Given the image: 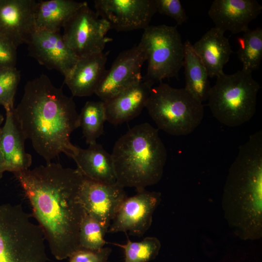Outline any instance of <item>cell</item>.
<instances>
[{
	"mask_svg": "<svg viewBox=\"0 0 262 262\" xmlns=\"http://www.w3.org/2000/svg\"><path fill=\"white\" fill-rule=\"evenodd\" d=\"M35 0H0V35L17 49L28 44L36 31Z\"/></svg>",
	"mask_w": 262,
	"mask_h": 262,
	"instance_id": "cell-15",
	"label": "cell"
},
{
	"mask_svg": "<svg viewBox=\"0 0 262 262\" xmlns=\"http://www.w3.org/2000/svg\"><path fill=\"white\" fill-rule=\"evenodd\" d=\"M63 38L79 57L103 52L113 39L107 36L109 24L91 10L87 3L69 19L63 27Z\"/></svg>",
	"mask_w": 262,
	"mask_h": 262,
	"instance_id": "cell-9",
	"label": "cell"
},
{
	"mask_svg": "<svg viewBox=\"0 0 262 262\" xmlns=\"http://www.w3.org/2000/svg\"><path fill=\"white\" fill-rule=\"evenodd\" d=\"M16 50L17 48L11 42L0 35V68L15 67Z\"/></svg>",
	"mask_w": 262,
	"mask_h": 262,
	"instance_id": "cell-31",
	"label": "cell"
},
{
	"mask_svg": "<svg viewBox=\"0 0 262 262\" xmlns=\"http://www.w3.org/2000/svg\"><path fill=\"white\" fill-rule=\"evenodd\" d=\"M161 194L145 190L127 197L112 220L107 232H128L141 237L150 227L153 213L160 203Z\"/></svg>",
	"mask_w": 262,
	"mask_h": 262,
	"instance_id": "cell-12",
	"label": "cell"
},
{
	"mask_svg": "<svg viewBox=\"0 0 262 262\" xmlns=\"http://www.w3.org/2000/svg\"><path fill=\"white\" fill-rule=\"evenodd\" d=\"M4 120V117L2 115H0V128L1 123L3 122Z\"/></svg>",
	"mask_w": 262,
	"mask_h": 262,
	"instance_id": "cell-33",
	"label": "cell"
},
{
	"mask_svg": "<svg viewBox=\"0 0 262 262\" xmlns=\"http://www.w3.org/2000/svg\"><path fill=\"white\" fill-rule=\"evenodd\" d=\"M13 111H6L5 123L0 132V151L5 171L15 173L29 169L32 157L26 151V139L16 121Z\"/></svg>",
	"mask_w": 262,
	"mask_h": 262,
	"instance_id": "cell-19",
	"label": "cell"
},
{
	"mask_svg": "<svg viewBox=\"0 0 262 262\" xmlns=\"http://www.w3.org/2000/svg\"><path fill=\"white\" fill-rule=\"evenodd\" d=\"M20 79V71L16 67L0 68V105L5 111L15 108V96Z\"/></svg>",
	"mask_w": 262,
	"mask_h": 262,
	"instance_id": "cell-28",
	"label": "cell"
},
{
	"mask_svg": "<svg viewBox=\"0 0 262 262\" xmlns=\"http://www.w3.org/2000/svg\"><path fill=\"white\" fill-rule=\"evenodd\" d=\"M153 84L151 82L143 79L104 102L106 121L115 125L138 116L146 107Z\"/></svg>",
	"mask_w": 262,
	"mask_h": 262,
	"instance_id": "cell-17",
	"label": "cell"
},
{
	"mask_svg": "<svg viewBox=\"0 0 262 262\" xmlns=\"http://www.w3.org/2000/svg\"><path fill=\"white\" fill-rule=\"evenodd\" d=\"M116 183L137 192L160 181L167 151L158 130L148 123L136 125L115 142L111 154Z\"/></svg>",
	"mask_w": 262,
	"mask_h": 262,
	"instance_id": "cell-4",
	"label": "cell"
},
{
	"mask_svg": "<svg viewBox=\"0 0 262 262\" xmlns=\"http://www.w3.org/2000/svg\"><path fill=\"white\" fill-rule=\"evenodd\" d=\"M14 174L52 255L58 260L68 258L80 249L84 213L80 191L84 177L77 168L51 162Z\"/></svg>",
	"mask_w": 262,
	"mask_h": 262,
	"instance_id": "cell-1",
	"label": "cell"
},
{
	"mask_svg": "<svg viewBox=\"0 0 262 262\" xmlns=\"http://www.w3.org/2000/svg\"><path fill=\"white\" fill-rule=\"evenodd\" d=\"M71 158L84 178L104 184L116 183L111 154L97 142L89 145L87 148L78 147Z\"/></svg>",
	"mask_w": 262,
	"mask_h": 262,
	"instance_id": "cell-20",
	"label": "cell"
},
{
	"mask_svg": "<svg viewBox=\"0 0 262 262\" xmlns=\"http://www.w3.org/2000/svg\"><path fill=\"white\" fill-rule=\"evenodd\" d=\"M106 233L100 224L84 211L79 231L80 248L96 250L104 247Z\"/></svg>",
	"mask_w": 262,
	"mask_h": 262,
	"instance_id": "cell-27",
	"label": "cell"
},
{
	"mask_svg": "<svg viewBox=\"0 0 262 262\" xmlns=\"http://www.w3.org/2000/svg\"><path fill=\"white\" fill-rule=\"evenodd\" d=\"M45 241L21 206L0 204V262H47Z\"/></svg>",
	"mask_w": 262,
	"mask_h": 262,
	"instance_id": "cell-7",
	"label": "cell"
},
{
	"mask_svg": "<svg viewBox=\"0 0 262 262\" xmlns=\"http://www.w3.org/2000/svg\"><path fill=\"white\" fill-rule=\"evenodd\" d=\"M237 57L242 69L252 72L258 70L262 60V29L248 30L238 39Z\"/></svg>",
	"mask_w": 262,
	"mask_h": 262,
	"instance_id": "cell-25",
	"label": "cell"
},
{
	"mask_svg": "<svg viewBox=\"0 0 262 262\" xmlns=\"http://www.w3.org/2000/svg\"><path fill=\"white\" fill-rule=\"evenodd\" d=\"M16 121L25 139L46 164L63 153L72 158L78 149L70 136L80 127L79 114L72 98L42 74L29 81L14 109Z\"/></svg>",
	"mask_w": 262,
	"mask_h": 262,
	"instance_id": "cell-2",
	"label": "cell"
},
{
	"mask_svg": "<svg viewBox=\"0 0 262 262\" xmlns=\"http://www.w3.org/2000/svg\"><path fill=\"white\" fill-rule=\"evenodd\" d=\"M114 245L124 250V262H149L158 255L161 247L160 240L153 236L146 237L139 242H132L127 237L125 244Z\"/></svg>",
	"mask_w": 262,
	"mask_h": 262,
	"instance_id": "cell-26",
	"label": "cell"
},
{
	"mask_svg": "<svg viewBox=\"0 0 262 262\" xmlns=\"http://www.w3.org/2000/svg\"><path fill=\"white\" fill-rule=\"evenodd\" d=\"M262 10V6L255 0H214L208 14L214 27L237 34L248 31L250 23Z\"/></svg>",
	"mask_w": 262,
	"mask_h": 262,
	"instance_id": "cell-16",
	"label": "cell"
},
{
	"mask_svg": "<svg viewBox=\"0 0 262 262\" xmlns=\"http://www.w3.org/2000/svg\"><path fill=\"white\" fill-rule=\"evenodd\" d=\"M145 108L159 129L175 136L192 132L204 116L202 102L185 88L163 82L152 87Z\"/></svg>",
	"mask_w": 262,
	"mask_h": 262,
	"instance_id": "cell-6",
	"label": "cell"
},
{
	"mask_svg": "<svg viewBox=\"0 0 262 262\" xmlns=\"http://www.w3.org/2000/svg\"><path fill=\"white\" fill-rule=\"evenodd\" d=\"M5 171L4 167V164H3V160L2 157L1 153L0 151V177H1L2 172Z\"/></svg>",
	"mask_w": 262,
	"mask_h": 262,
	"instance_id": "cell-32",
	"label": "cell"
},
{
	"mask_svg": "<svg viewBox=\"0 0 262 262\" xmlns=\"http://www.w3.org/2000/svg\"><path fill=\"white\" fill-rule=\"evenodd\" d=\"M224 32L213 27L192 44L193 49L206 68L209 77L223 74V68L232 53L229 40Z\"/></svg>",
	"mask_w": 262,
	"mask_h": 262,
	"instance_id": "cell-21",
	"label": "cell"
},
{
	"mask_svg": "<svg viewBox=\"0 0 262 262\" xmlns=\"http://www.w3.org/2000/svg\"><path fill=\"white\" fill-rule=\"evenodd\" d=\"M139 44L148 64L144 79L154 84L178 78L183 67L184 45L177 26L149 25L144 30Z\"/></svg>",
	"mask_w": 262,
	"mask_h": 262,
	"instance_id": "cell-8",
	"label": "cell"
},
{
	"mask_svg": "<svg viewBox=\"0 0 262 262\" xmlns=\"http://www.w3.org/2000/svg\"><path fill=\"white\" fill-rule=\"evenodd\" d=\"M108 53L102 52L79 58L64 81L73 96L88 97L95 94L106 70Z\"/></svg>",
	"mask_w": 262,
	"mask_h": 262,
	"instance_id": "cell-18",
	"label": "cell"
},
{
	"mask_svg": "<svg viewBox=\"0 0 262 262\" xmlns=\"http://www.w3.org/2000/svg\"><path fill=\"white\" fill-rule=\"evenodd\" d=\"M29 55L49 69L66 77L79 57L67 46L60 32L36 30L27 44Z\"/></svg>",
	"mask_w": 262,
	"mask_h": 262,
	"instance_id": "cell-14",
	"label": "cell"
},
{
	"mask_svg": "<svg viewBox=\"0 0 262 262\" xmlns=\"http://www.w3.org/2000/svg\"><path fill=\"white\" fill-rule=\"evenodd\" d=\"M157 12L173 18L178 25L186 22L188 17L180 0H155Z\"/></svg>",
	"mask_w": 262,
	"mask_h": 262,
	"instance_id": "cell-29",
	"label": "cell"
},
{
	"mask_svg": "<svg viewBox=\"0 0 262 262\" xmlns=\"http://www.w3.org/2000/svg\"><path fill=\"white\" fill-rule=\"evenodd\" d=\"M185 88L200 102L208 100L211 86L207 70L195 52L189 40L184 43Z\"/></svg>",
	"mask_w": 262,
	"mask_h": 262,
	"instance_id": "cell-23",
	"label": "cell"
},
{
	"mask_svg": "<svg viewBox=\"0 0 262 262\" xmlns=\"http://www.w3.org/2000/svg\"><path fill=\"white\" fill-rule=\"evenodd\" d=\"M111 252L109 247L96 250L80 248L68 258V262H110L108 260Z\"/></svg>",
	"mask_w": 262,
	"mask_h": 262,
	"instance_id": "cell-30",
	"label": "cell"
},
{
	"mask_svg": "<svg viewBox=\"0 0 262 262\" xmlns=\"http://www.w3.org/2000/svg\"><path fill=\"white\" fill-rule=\"evenodd\" d=\"M222 206L233 233L243 240L262 236V132L240 146L224 187Z\"/></svg>",
	"mask_w": 262,
	"mask_h": 262,
	"instance_id": "cell-3",
	"label": "cell"
},
{
	"mask_svg": "<svg viewBox=\"0 0 262 262\" xmlns=\"http://www.w3.org/2000/svg\"><path fill=\"white\" fill-rule=\"evenodd\" d=\"M86 3L72 0L37 1L35 13L36 30L60 32L69 19Z\"/></svg>",
	"mask_w": 262,
	"mask_h": 262,
	"instance_id": "cell-22",
	"label": "cell"
},
{
	"mask_svg": "<svg viewBox=\"0 0 262 262\" xmlns=\"http://www.w3.org/2000/svg\"><path fill=\"white\" fill-rule=\"evenodd\" d=\"M260 88L252 73L242 69L231 74L224 73L218 76L211 87L207 100L213 115L230 127L249 121L256 112Z\"/></svg>",
	"mask_w": 262,
	"mask_h": 262,
	"instance_id": "cell-5",
	"label": "cell"
},
{
	"mask_svg": "<svg viewBox=\"0 0 262 262\" xmlns=\"http://www.w3.org/2000/svg\"><path fill=\"white\" fill-rule=\"evenodd\" d=\"M146 61L138 44L119 54L105 70L95 94L105 102L142 80L141 69Z\"/></svg>",
	"mask_w": 262,
	"mask_h": 262,
	"instance_id": "cell-10",
	"label": "cell"
},
{
	"mask_svg": "<svg viewBox=\"0 0 262 262\" xmlns=\"http://www.w3.org/2000/svg\"><path fill=\"white\" fill-rule=\"evenodd\" d=\"M106 121L104 101H88L85 103L79 114V123L87 144L96 143L102 135Z\"/></svg>",
	"mask_w": 262,
	"mask_h": 262,
	"instance_id": "cell-24",
	"label": "cell"
},
{
	"mask_svg": "<svg viewBox=\"0 0 262 262\" xmlns=\"http://www.w3.org/2000/svg\"><path fill=\"white\" fill-rule=\"evenodd\" d=\"M80 197L84 211L97 220L107 232L121 205L127 197L124 188L84 178Z\"/></svg>",
	"mask_w": 262,
	"mask_h": 262,
	"instance_id": "cell-13",
	"label": "cell"
},
{
	"mask_svg": "<svg viewBox=\"0 0 262 262\" xmlns=\"http://www.w3.org/2000/svg\"><path fill=\"white\" fill-rule=\"evenodd\" d=\"M96 13L117 32L144 30L157 12L155 0H96Z\"/></svg>",
	"mask_w": 262,
	"mask_h": 262,
	"instance_id": "cell-11",
	"label": "cell"
}]
</instances>
